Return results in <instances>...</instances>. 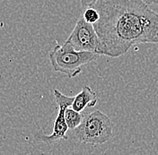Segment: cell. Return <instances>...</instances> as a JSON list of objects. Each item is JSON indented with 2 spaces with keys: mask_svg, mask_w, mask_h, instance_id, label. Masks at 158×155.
Here are the masks:
<instances>
[{
  "mask_svg": "<svg viewBox=\"0 0 158 155\" xmlns=\"http://www.w3.org/2000/svg\"><path fill=\"white\" fill-rule=\"evenodd\" d=\"M94 7L99 55L118 58L134 45L158 43V13L142 0H99Z\"/></svg>",
  "mask_w": 158,
  "mask_h": 155,
  "instance_id": "6da1fadb",
  "label": "cell"
},
{
  "mask_svg": "<svg viewBox=\"0 0 158 155\" xmlns=\"http://www.w3.org/2000/svg\"><path fill=\"white\" fill-rule=\"evenodd\" d=\"M98 54L88 51H78L69 41L56 46L51 49L49 59L55 72L66 75L69 78H74L81 74L82 68L99 58Z\"/></svg>",
  "mask_w": 158,
  "mask_h": 155,
  "instance_id": "7a4b0ae2",
  "label": "cell"
},
{
  "mask_svg": "<svg viewBox=\"0 0 158 155\" xmlns=\"http://www.w3.org/2000/svg\"><path fill=\"white\" fill-rule=\"evenodd\" d=\"M79 143L96 146L107 143L112 135V123L107 115L95 110L86 116L74 130Z\"/></svg>",
  "mask_w": 158,
  "mask_h": 155,
  "instance_id": "3957f363",
  "label": "cell"
},
{
  "mask_svg": "<svg viewBox=\"0 0 158 155\" xmlns=\"http://www.w3.org/2000/svg\"><path fill=\"white\" fill-rule=\"evenodd\" d=\"M67 41L78 51H88L98 54L100 39L93 24L80 16ZM99 55V54H98Z\"/></svg>",
  "mask_w": 158,
  "mask_h": 155,
  "instance_id": "277c9868",
  "label": "cell"
},
{
  "mask_svg": "<svg viewBox=\"0 0 158 155\" xmlns=\"http://www.w3.org/2000/svg\"><path fill=\"white\" fill-rule=\"evenodd\" d=\"M53 93H54L56 103L59 107V112L53 124V131L49 136L38 134L35 136L36 139H38L39 141L43 142L49 145L58 143L62 139H65V140L68 139L67 133H68L69 127L65 119V111L68 108L72 106L74 99H75V97L66 96L57 89L54 90Z\"/></svg>",
  "mask_w": 158,
  "mask_h": 155,
  "instance_id": "5b68a950",
  "label": "cell"
},
{
  "mask_svg": "<svg viewBox=\"0 0 158 155\" xmlns=\"http://www.w3.org/2000/svg\"><path fill=\"white\" fill-rule=\"evenodd\" d=\"M98 100L96 93L91 89L88 85H85L82 88V91L77 95L75 96L72 108L75 110L82 112L86 107H94L96 105Z\"/></svg>",
  "mask_w": 158,
  "mask_h": 155,
  "instance_id": "8992f818",
  "label": "cell"
},
{
  "mask_svg": "<svg viewBox=\"0 0 158 155\" xmlns=\"http://www.w3.org/2000/svg\"><path fill=\"white\" fill-rule=\"evenodd\" d=\"M65 119L69 129L75 130L81 125L84 119V115L72 108H68L65 111Z\"/></svg>",
  "mask_w": 158,
  "mask_h": 155,
  "instance_id": "52a82bcc",
  "label": "cell"
},
{
  "mask_svg": "<svg viewBox=\"0 0 158 155\" xmlns=\"http://www.w3.org/2000/svg\"><path fill=\"white\" fill-rule=\"evenodd\" d=\"M82 16L85 20V22L93 25H94L100 19V14L95 7H89L87 9L84 10Z\"/></svg>",
  "mask_w": 158,
  "mask_h": 155,
  "instance_id": "ba28073f",
  "label": "cell"
},
{
  "mask_svg": "<svg viewBox=\"0 0 158 155\" xmlns=\"http://www.w3.org/2000/svg\"><path fill=\"white\" fill-rule=\"evenodd\" d=\"M98 1L99 0H80L81 7L83 11L87 9L89 7H94V6L96 5Z\"/></svg>",
  "mask_w": 158,
  "mask_h": 155,
  "instance_id": "9c48e42d",
  "label": "cell"
},
{
  "mask_svg": "<svg viewBox=\"0 0 158 155\" xmlns=\"http://www.w3.org/2000/svg\"><path fill=\"white\" fill-rule=\"evenodd\" d=\"M144 3H146L147 5H158V0H142Z\"/></svg>",
  "mask_w": 158,
  "mask_h": 155,
  "instance_id": "30bf717a",
  "label": "cell"
}]
</instances>
